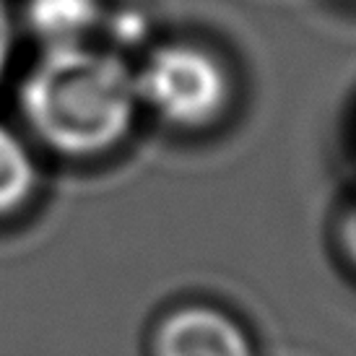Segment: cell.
Segmentation results:
<instances>
[{
  "label": "cell",
  "mask_w": 356,
  "mask_h": 356,
  "mask_svg": "<svg viewBox=\"0 0 356 356\" xmlns=\"http://www.w3.org/2000/svg\"><path fill=\"white\" fill-rule=\"evenodd\" d=\"M16 104L31 138L70 161L120 149L140 115L133 63L97 40L40 50L21 76Z\"/></svg>",
  "instance_id": "obj_1"
},
{
  "label": "cell",
  "mask_w": 356,
  "mask_h": 356,
  "mask_svg": "<svg viewBox=\"0 0 356 356\" xmlns=\"http://www.w3.org/2000/svg\"><path fill=\"white\" fill-rule=\"evenodd\" d=\"M136 70L140 112L161 125L198 133L218 125L234 104V76L229 63L203 42H159Z\"/></svg>",
  "instance_id": "obj_2"
},
{
  "label": "cell",
  "mask_w": 356,
  "mask_h": 356,
  "mask_svg": "<svg viewBox=\"0 0 356 356\" xmlns=\"http://www.w3.org/2000/svg\"><path fill=\"white\" fill-rule=\"evenodd\" d=\"M154 356H255V343L237 317L193 302L169 309L151 336Z\"/></svg>",
  "instance_id": "obj_3"
},
{
  "label": "cell",
  "mask_w": 356,
  "mask_h": 356,
  "mask_svg": "<svg viewBox=\"0 0 356 356\" xmlns=\"http://www.w3.org/2000/svg\"><path fill=\"white\" fill-rule=\"evenodd\" d=\"M107 13V0H24L21 6L24 29L40 50L94 42Z\"/></svg>",
  "instance_id": "obj_4"
},
{
  "label": "cell",
  "mask_w": 356,
  "mask_h": 356,
  "mask_svg": "<svg viewBox=\"0 0 356 356\" xmlns=\"http://www.w3.org/2000/svg\"><path fill=\"white\" fill-rule=\"evenodd\" d=\"M42 185V169L26 136L0 120V218L19 216Z\"/></svg>",
  "instance_id": "obj_5"
},
{
  "label": "cell",
  "mask_w": 356,
  "mask_h": 356,
  "mask_svg": "<svg viewBox=\"0 0 356 356\" xmlns=\"http://www.w3.org/2000/svg\"><path fill=\"white\" fill-rule=\"evenodd\" d=\"M19 42V19L10 0H0V83L8 76Z\"/></svg>",
  "instance_id": "obj_6"
},
{
  "label": "cell",
  "mask_w": 356,
  "mask_h": 356,
  "mask_svg": "<svg viewBox=\"0 0 356 356\" xmlns=\"http://www.w3.org/2000/svg\"><path fill=\"white\" fill-rule=\"evenodd\" d=\"M336 242H338V250H341L343 260L356 270V198L351 200V203L341 211V216H338Z\"/></svg>",
  "instance_id": "obj_7"
}]
</instances>
